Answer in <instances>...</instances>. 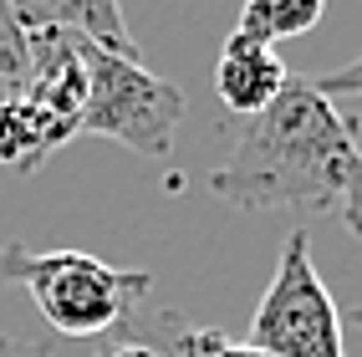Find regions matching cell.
I'll use <instances>...</instances> for the list:
<instances>
[{
  "mask_svg": "<svg viewBox=\"0 0 362 357\" xmlns=\"http://www.w3.org/2000/svg\"><path fill=\"white\" fill-rule=\"evenodd\" d=\"M357 163V123L311 77H286L281 98L245 117L230 158L209 174V194L240 214L327 209L347 199Z\"/></svg>",
  "mask_w": 362,
  "mask_h": 357,
  "instance_id": "obj_1",
  "label": "cell"
},
{
  "mask_svg": "<svg viewBox=\"0 0 362 357\" xmlns=\"http://www.w3.org/2000/svg\"><path fill=\"white\" fill-rule=\"evenodd\" d=\"M0 286H26L46 327L62 337H112L143 301H153L148 271H123L87 250L0 245Z\"/></svg>",
  "mask_w": 362,
  "mask_h": 357,
  "instance_id": "obj_2",
  "label": "cell"
},
{
  "mask_svg": "<svg viewBox=\"0 0 362 357\" xmlns=\"http://www.w3.org/2000/svg\"><path fill=\"white\" fill-rule=\"evenodd\" d=\"M82 66H87V103H82L77 133L112 138L138 158H163L174 148V133L184 123L179 82H168L143 62L117 57L87 36H82Z\"/></svg>",
  "mask_w": 362,
  "mask_h": 357,
  "instance_id": "obj_3",
  "label": "cell"
},
{
  "mask_svg": "<svg viewBox=\"0 0 362 357\" xmlns=\"http://www.w3.org/2000/svg\"><path fill=\"white\" fill-rule=\"evenodd\" d=\"M245 342L265 357H347L342 312H337L327 281L317 276L306 230L286 235L276 276H271V286H265V296L250 317Z\"/></svg>",
  "mask_w": 362,
  "mask_h": 357,
  "instance_id": "obj_4",
  "label": "cell"
},
{
  "mask_svg": "<svg viewBox=\"0 0 362 357\" xmlns=\"http://www.w3.org/2000/svg\"><path fill=\"white\" fill-rule=\"evenodd\" d=\"M286 77H291V71L281 66L276 46L250 41L240 31H230V41L220 46V62H214V92H220V103L240 117H255V112L271 107L281 98Z\"/></svg>",
  "mask_w": 362,
  "mask_h": 357,
  "instance_id": "obj_5",
  "label": "cell"
},
{
  "mask_svg": "<svg viewBox=\"0 0 362 357\" xmlns=\"http://www.w3.org/2000/svg\"><path fill=\"white\" fill-rule=\"evenodd\" d=\"M0 6L26 31H71V36H87V41L107 46V52L138 62V41H133L117 0H0Z\"/></svg>",
  "mask_w": 362,
  "mask_h": 357,
  "instance_id": "obj_6",
  "label": "cell"
},
{
  "mask_svg": "<svg viewBox=\"0 0 362 357\" xmlns=\"http://www.w3.org/2000/svg\"><path fill=\"white\" fill-rule=\"evenodd\" d=\"M117 332H123V337L148 342V347L163 352V357H265V352H255L250 342L230 337V332H220V327H194L189 317L168 312V306H158V301H143Z\"/></svg>",
  "mask_w": 362,
  "mask_h": 357,
  "instance_id": "obj_7",
  "label": "cell"
},
{
  "mask_svg": "<svg viewBox=\"0 0 362 357\" xmlns=\"http://www.w3.org/2000/svg\"><path fill=\"white\" fill-rule=\"evenodd\" d=\"M77 138V123H66L62 112L36 103L31 92L11 107H0V163L16 174H36L62 143Z\"/></svg>",
  "mask_w": 362,
  "mask_h": 357,
  "instance_id": "obj_8",
  "label": "cell"
},
{
  "mask_svg": "<svg viewBox=\"0 0 362 357\" xmlns=\"http://www.w3.org/2000/svg\"><path fill=\"white\" fill-rule=\"evenodd\" d=\"M322 16H327V0H245L235 31L265 46H281L291 36H306Z\"/></svg>",
  "mask_w": 362,
  "mask_h": 357,
  "instance_id": "obj_9",
  "label": "cell"
},
{
  "mask_svg": "<svg viewBox=\"0 0 362 357\" xmlns=\"http://www.w3.org/2000/svg\"><path fill=\"white\" fill-rule=\"evenodd\" d=\"M31 92V31L0 6V107Z\"/></svg>",
  "mask_w": 362,
  "mask_h": 357,
  "instance_id": "obj_10",
  "label": "cell"
},
{
  "mask_svg": "<svg viewBox=\"0 0 362 357\" xmlns=\"http://www.w3.org/2000/svg\"><path fill=\"white\" fill-rule=\"evenodd\" d=\"M317 82V92H327V98H362V57H352L347 66L327 71V77H311Z\"/></svg>",
  "mask_w": 362,
  "mask_h": 357,
  "instance_id": "obj_11",
  "label": "cell"
},
{
  "mask_svg": "<svg viewBox=\"0 0 362 357\" xmlns=\"http://www.w3.org/2000/svg\"><path fill=\"white\" fill-rule=\"evenodd\" d=\"M92 357H163V352H153L148 342H138V337H123V332H112V337L92 352Z\"/></svg>",
  "mask_w": 362,
  "mask_h": 357,
  "instance_id": "obj_12",
  "label": "cell"
},
{
  "mask_svg": "<svg viewBox=\"0 0 362 357\" xmlns=\"http://www.w3.org/2000/svg\"><path fill=\"white\" fill-rule=\"evenodd\" d=\"M342 220H347V230L362 240V163H357V174H352V184H347V199H342Z\"/></svg>",
  "mask_w": 362,
  "mask_h": 357,
  "instance_id": "obj_13",
  "label": "cell"
},
{
  "mask_svg": "<svg viewBox=\"0 0 362 357\" xmlns=\"http://www.w3.org/2000/svg\"><path fill=\"white\" fill-rule=\"evenodd\" d=\"M0 357H57L52 342H16V337H0Z\"/></svg>",
  "mask_w": 362,
  "mask_h": 357,
  "instance_id": "obj_14",
  "label": "cell"
},
{
  "mask_svg": "<svg viewBox=\"0 0 362 357\" xmlns=\"http://www.w3.org/2000/svg\"><path fill=\"white\" fill-rule=\"evenodd\" d=\"M352 322H357V327H362V306H357V312H352Z\"/></svg>",
  "mask_w": 362,
  "mask_h": 357,
  "instance_id": "obj_15",
  "label": "cell"
}]
</instances>
